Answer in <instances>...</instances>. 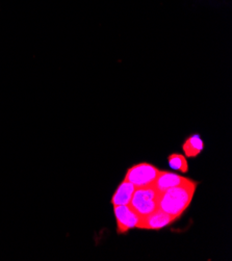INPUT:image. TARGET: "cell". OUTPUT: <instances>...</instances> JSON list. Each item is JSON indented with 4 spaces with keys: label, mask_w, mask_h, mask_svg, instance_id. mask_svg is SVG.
Here are the masks:
<instances>
[{
    "label": "cell",
    "mask_w": 232,
    "mask_h": 261,
    "mask_svg": "<svg viewBox=\"0 0 232 261\" xmlns=\"http://www.w3.org/2000/svg\"><path fill=\"white\" fill-rule=\"evenodd\" d=\"M176 220V218L170 216L169 214L158 208L156 212H153L150 215L142 218L138 225V228L144 230H160L170 226Z\"/></svg>",
    "instance_id": "obj_5"
},
{
    "label": "cell",
    "mask_w": 232,
    "mask_h": 261,
    "mask_svg": "<svg viewBox=\"0 0 232 261\" xmlns=\"http://www.w3.org/2000/svg\"><path fill=\"white\" fill-rule=\"evenodd\" d=\"M183 151L186 158L195 159L204 150V142L198 134L190 136L183 144Z\"/></svg>",
    "instance_id": "obj_8"
},
{
    "label": "cell",
    "mask_w": 232,
    "mask_h": 261,
    "mask_svg": "<svg viewBox=\"0 0 232 261\" xmlns=\"http://www.w3.org/2000/svg\"><path fill=\"white\" fill-rule=\"evenodd\" d=\"M168 164L169 167L174 171H179L184 174H187L189 172L188 160L183 154L172 153L168 158Z\"/></svg>",
    "instance_id": "obj_9"
},
{
    "label": "cell",
    "mask_w": 232,
    "mask_h": 261,
    "mask_svg": "<svg viewBox=\"0 0 232 261\" xmlns=\"http://www.w3.org/2000/svg\"><path fill=\"white\" fill-rule=\"evenodd\" d=\"M189 179L190 178L188 177L180 176L175 173H171L168 171H161L158 178L153 182L152 186L158 191L163 193L171 188H175L185 184V182H187Z\"/></svg>",
    "instance_id": "obj_6"
},
{
    "label": "cell",
    "mask_w": 232,
    "mask_h": 261,
    "mask_svg": "<svg viewBox=\"0 0 232 261\" xmlns=\"http://www.w3.org/2000/svg\"><path fill=\"white\" fill-rule=\"evenodd\" d=\"M198 186L199 182L190 178L185 184L161 193L159 208L178 220L190 207Z\"/></svg>",
    "instance_id": "obj_1"
},
{
    "label": "cell",
    "mask_w": 232,
    "mask_h": 261,
    "mask_svg": "<svg viewBox=\"0 0 232 261\" xmlns=\"http://www.w3.org/2000/svg\"><path fill=\"white\" fill-rule=\"evenodd\" d=\"M114 214L118 234H125L132 229L138 228L142 219L130 205L114 206Z\"/></svg>",
    "instance_id": "obj_4"
},
{
    "label": "cell",
    "mask_w": 232,
    "mask_h": 261,
    "mask_svg": "<svg viewBox=\"0 0 232 261\" xmlns=\"http://www.w3.org/2000/svg\"><path fill=\"white\" fill-rule=\"evenodd\" d=\"M161 170L149 163H140L128 169L124 180L131 182L136 188H145L152 186L160 174Z\"/></svg>",
    "instance_id": "obj_3"
},
{
    "label": "cell",
    "mask_w": 232,
    "mask_h": 261,
    "mask_svg": "<svg viewBox=\"0 0 232 261\" xmlns=\"http://www.w3.org/2000/svg\"><path fill=\"white\" fill-rule=\"evenodd\" d=\"M136 189L137 188L134 185H132L131 182L123 180L112 197L113 205L114 206L130 205Z\"/></svg>",
    "instance_id": "obj_7"
},
{
    "label": "cell",
    "mask_w": 232,
    "mask_h": 261,
    "mask_svg": "<svg viewBox=\"0 0 232 261\" xmlns=\"http://www.w3.org/2000/svg\"><path fill=\"white\" fill-rule=\"evenodd\" d=\"M161 192L153 186L145 188H137L130 206L141 217L144 218L159 208Z\"/></svg>",
    "instance_id": "obj_2"
}]
</instances>
